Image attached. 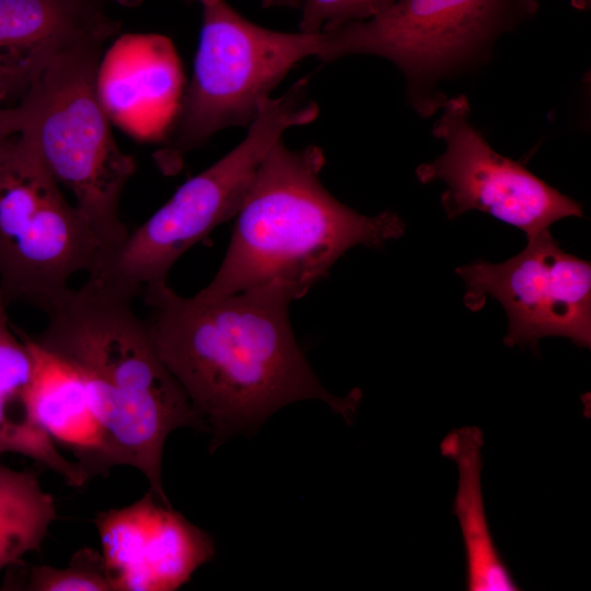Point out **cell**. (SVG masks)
<instances>
[{
	"label": "cell",
	"mask_w": 591,
	"mask_h": 591,
	"mask_svg": "<svg viewBox=\"0 0 591 591\" xmlns=\"http://www.w3.org/2000/svg\"><path fill=\"white\" fill-rule=\"evenodd\" d=\"M142 297L158 352L213 431L212 450L298 401H323L346 419L356 410L360 394L333 395L306 361L286 289L268 285L204 299L165 285Z\"/></svg>",
	"instance_id": "cell-1"
},
{
	"label": "cell",
	"mask_w": 591,
	"mask_h": 591,
	"mask_svg": "<svg viewBox=\"0 0 591 591\" xmlns=\"http://www.w3.org/2000/svg\"><path fill=\"white\" fill-rule=\"evenodd\" d=\"M135 297L88 276L45 314L34 341L76 370L100 432L99 474L128 465L172 506L162 485L165 440L175 429H209L160 357Z\"/></svg>",
	"instance_id": "cell-2"
},
{
	"label": "cell",
	"mask_w": 591,
	"mask_h": 591,
	"mask_svg": "<svg viewBox=\"0 0 591 591\" xmlns=\"http://www.w3.org/2000/svg\"><path fill=\"white\" fill-rule=\"evenodd\" d=\"M325 162L316 146L274 144L234 217L217 274L196 296L215 299L275 285L297 300L351 247L381 248L404 234L397 213L366 216L328 193L320 179Z\"/></svg>",
	"instance_id": "cell-3"
},
{
	"label": "cell",
	"mask_w": 591,
	"mask_h": 591,
	"mask_svg": "<svg viewBox=\"0 0 591 591\" xmlns=\"http://www.w3.org/2000/svg\"><path fill=\"white\" fill-rule=\"evenodd\" d=\"M104 45L85 43L56 57L28 84L16 106L19 134L72 194L106 257L129 233L119 202L137 164L116 143L100 94Z\"/></svg>",
	"instance_id": "cell-4"
},
{
	"label": "cell",
	"mask_w": 591,
	"mask_h": 591,
	"mask_svg": "<svg viewBox=\"0 0 591 591\" xmlns=\"http://www.w3.org/2000/svg\"><path fill=\"white\" fill-rule=\"evenodd\" d=\"M537 0H396L378 15L322 32L317 58L370 55L403 74L409 105L422 118L441 109L447 79L488 61L496 42L532 19Z\"/></svg>",
	"instance_id": "cell-5"
},
{
	"label": "cell",
	"mask_w": 591,
	"mask_h": 591,
	"mask_svg": "<svg viewBox=\"0 0 591 591\" xmlns=\"http://www.w3.org/2000/svg\"><path fill=\"white\" fill-rule=\"evenodd\" d=\"M308 89L309 77L301 78L282 95L266 100L234 149L183 183L89 276L135 298L167 285L178 258L235 217L260 162L282 134L315 120L320 109Z\"/></svg>",
	"instance_id": "cell-6"
},
{
	"label": "cell",
	"mask_w": 591,
	"mask_h": 591,
	"mask_svg": "<svg viewBox=\"0 0 591 591\" xmlns=\"http://www.w3.org/2000/svg\"><path fill=\"white\" fill-rule=\"evenodd\" d=\"M200 4L202 25L193 74L153 153L165 175L177 174L186 155L216 132L248 126L289 71L306 57H317L322 44V32L266 28L225 0Z\"/></svg>",
	"instance_id": "cell-7"
},
{
	"label": "cell",
	"mask_w": 591,
	"mask_h": 591,
	"mask_svg": "<svg viewBox=\"0 0 591 591\" xmlns=\"http://www.w3.org/2000/svg\"><path fill=\"white\" fill-rule=\"evenodd\" d=\"M105 248L20 134L0 141V293L10 306L54 305L79 274H93Z\"/></svg>",
	"instance_id": "cell-8"
},
{
	"label": "cell",
	"mask_w": 591,
	"mask_h": 591,
	"mask_svg": "<svg viewBox=\"0 0 591 591\" xmlns=\"http://www.w3.org/2000/svg\"><path fill=\"white\" fill-rule=\"evenodd\" d=\"M431 131L444 143V151L418 165L416 176L422 184H445L440 200L449 219L478 210L530 237L560 219L583 215L576 200L491 148L470 121L465 94L448 97Z\"/></svg>",
	"instance_id": "cell-9"
},
{
	"label": "cell",
	"mask_w": 591,
	"mask_h": 591,
	"mask_svg": "<svg viewBox=\"0 0 591 591\" xmlns=\"http://www.w3.org/2000/svg\"><path fill=\"white\" fill-rule=\"evenodd\" d=\"M466 291L464 304L480 310L487 298L506 311L503 343L529 345L547 336L591 346V263L564 251L549 230L528 237L525 248L499 264L476 260L455 269Z\"/></svg>",
	"instance_id": "cell-10"
},
{
	"label": "cell",
	"mask_w": 591,
	"mask_h": 591,
	"mask_svg": "<svg viewBox=\"0 0 591 591\" xmlns=\"http://www.w3.org/2000/svg\"><path fill=\"white\" fill-rule=\"evenodd\" d=\"M93 522L111 591L177 590L215 554L212 538L151 490Z\"/></svg>",
	"instance_id": "cell-11"
},
{
	"label": "cell",
	"mask_w": 591,
	"mask_h": 591,
	"mask_svg": "<svg viewBox=\"0 0 591 591\" xmlns=\"http://www.w3.org/2000/svg\"><path fill=\"white\" fill-rule=\"evenodd\" d=\"M111 0H0V77L15 92L58 56L79 45L106 43L120 22Z\"/></svg>",
	"instance_id": "cell-12"
},
{
	"label": "cell",
	"mask_w": 591,
	"mask_h": 591,
	"mask_svg": "<svg viewBox=\"0 0 591 591\" xmlns=\"http://www.w3.org/2000/svg\"><path fill=\"white\" fill-rule=\"evenodd\" d=\"M0 293V454L15 453L54 471L70 486L89 478L65 457L39 422L33 403L38 350L33 338L14 326Z\"/></svg>",
	"instance_id": "cell-13"
},
{
	"label": "cell",
	"mask_w": 591,
	"mask_h": 591,
	"mask_svg": "<svg viewBox=\"0 0 591 591\" xmlns=\"http://www.w3.org/2000/svg\"><path fill=\"white\" fill-rule=\"evenodd\" d=\"M483 444V431L477 427L453 430L440 444L441 454L453 460L459 471L453 511L463 537L466 590H519L493 540L485 514L480 482Z\"/></svg>",
	"instance_id": "cell-14"
},
{
	"label": "cell",
	"mask_w": 591,
	"mask_h": 591,
	"mask_svg": "<svg viewBox=\"0 0 591 591\" xmlns=\"http://www.w3.org/2000/svg\"><path fill=\"white\" fill-rule=\"evenodd\" d=\"M36 346V416L56 445L74 454L88 478L97 475L100 432L85 383L69 364Z\"/></svg>",
	"instance_id": "cell-15"
},
{
	"label": "cell",
	"mask_w": 591,
	"mask_h": 591,
	"mask_svg": "<svg viewBox=\"0 0 591 591\" xmlns=\"http://www.w3.org/2000/svg\"><path fill=\"white\" fill-rule=\"evenodd\" d=\"M56 518L54 498L34 472L0 464V570L40 551Z\"/></svg>",
	"instance_id": "cell-16"
},
{
	"label": "cell",
	"mask_w": 591,
	"mask_h": 591,
	"mask_svg": "<svg viewBox=\"0 0 591 591\" xmlns=\"http://www.w3.org/2000/svg\"><path fill=\"white\" fill-rule=\"evenodd\" d=\"M7 569L1 590L111 591L104 558L90 547L77 551L63 568L26 565L21 559Z\"/></svg>",
	"instance_id": "cell-17"
},
{
	"label": "cell",
	"mask_w": 591,
	"mask_h": 591,
	"mask_svg": "<svg viewBox=\"0 0 591 591\" xmlns=\"http://www.w3.org/2000/svg\"><path fill=\"white\" fill-rule=\"evenodd\" d=\"M396 0H301L299 30L320 33L325 28L373 18Z\"/></svg>",
	"instance_id": "cell-18"
},
{
	"label": "cell",
	"mask_w": 591,
	"mask_h": 591,
	"mask_svg": "<svg viewBox=\"0 0 591 591\" xmlns=\"http://www.w3.org/2000/svg\"><path fill=\"white\" fill-rule=\"evenodd\" d=\"M14 93L12 86L0 77V141L19 134L20 116L18 106L5 107L2 105L3 101Z\"/></svg>",
	"instance_id": "cell-19"
},
{
	"label": "cell",
	"mask_w": 591,
	"mask_h": 591,
	"mask_svg": "<svg viewBox=\"0 0 591 591\" xmlns=\"http://www.w3.org/2000/svg\"><path fill=\"white\" fill-rule=\"evenodd\" d=\"M263 8H300L301 0H260Z\"/></svg>",
	"instance_id": "cell-20"
},
{
	"label": "cell",
	"mask_w": 591,
	"mask_h": 591,
	"mask_svg": "<svg viewBox=\"0 0 591 591\" xmlns=\"http://www.w3.org/2000/svg\"><path fill=\"white\" fill-rule=\"evenodd\" d=\"M185 2L187 3H192V2H199L201 3L204 0H184Z\"/></svg>",
	"instance_id": "cell-21"
}]
</instances>
